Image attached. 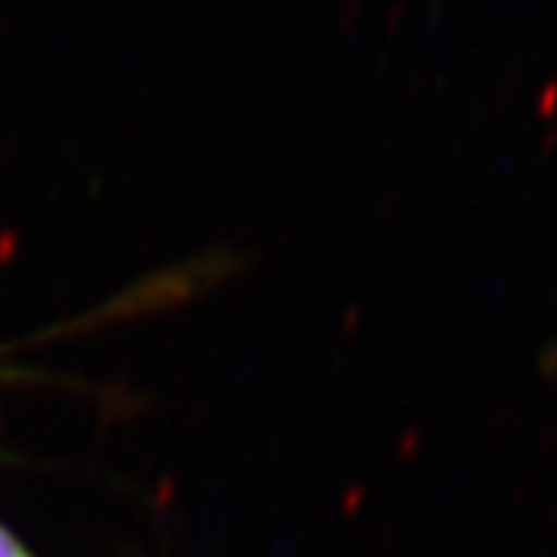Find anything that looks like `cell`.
I'll return each instance as SVG.
<instances>
[{
  "mask_svg": "<svg viewBox=\"0 0 557 557\" xmlns=\"http://www.w3.org/2000/svg\"><path fill=\"white\" fill-rule=\"evenodd\" d=\"M0 557H28V555H25L20 545H16L13 539H10L7 533H3V530H0Z\"/></svg>",
  "mask_w": 557,
  "mask_h": 557,
  "instance_id": "cell-1",
  "label": "cell"
}]
</instances>
